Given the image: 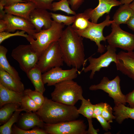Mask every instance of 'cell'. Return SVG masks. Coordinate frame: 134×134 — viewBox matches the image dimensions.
<instances>
[{
  "label": "cell",
  "instance_id": "cell-1",
  "mask_svg": "<svg viewBox=\"0 0 134 134\" xmlns=\"http://www.w3.org/2000/svg\"><path fill=\"white\" fill-rule=\"evenodd\" d=\"M58 42L62 53L64 62L69 67L78 69L84 67L87 59H85L82 37L71 27L63 30Z\"/></svg>",
  "mask_w": 134,
  "mask_h": 134
},
{
  "label": "cell",
  "instance_id": "cell-2",
  "mask_svg": "<svg viewBox=\"0 0 134 134\" xmlns=\"http://www.w3.org/2000/svg\"><path fill=\"white\" fill-rule=\"evenodd\" d=\"M45 123L54 124L76 120L79 116L78 109L54 101L45 97L44 102L36 112Z\"/></svg>",
  "mask_w": 134,
  "mask_h": 134
},
{
  "label": "cell",
  "instance_id": "cell-3",
  "mask_svg": "<svg viewBox=\"0 0 134 134\" xmlns=\"http://www.w3.org/2000/svg\"><path fill=\"white\" fill-rule=\"evenodd\" d=\"M53 20L49 29L41 30L33 36L28 35L26 38L38 55L39 58L45 49L52 42L58 41L65 26Z\"/></svg>",
  "mask_w": 134,
  "mask_h": 134
},
{
  "label": "cell",
  "instance_id": "cell-4",
  "mask_svg": "<svg viewBox=\"0 0 134 134\" xmlns=\"http://www.w3.org/2000/svg\"><path fill=\"white\" fill-rule=\"evenodd\" d=\"M51 93L53 100L67 105L74 106L84 98L81 86L73 80H68L58 83Z\"/></svg>",
  "mask_w": 134,
  "mask_h": 134
},
{
  "label": "cell",
  "instance_id": "cell-5",
  "mask_svg": "<svg viewBox=\"0 0 134 134\" xmlns=\"http://www.w3.org/2000/svg\"><path fill=\"white\" fill-rule=\"evenodd\" d=\"M64 62L62 53L57 41L51 43L43 52L36 66L43 73L52 68L63 66Z\"/></svg>",
  "mask_w": 134,
  "mask_h": 134
},
{
  "label": "cell",
  "instance_id": "cell-6",
  "mask_svg": "<svg viewBox=\"0 0 134 134\" xmlns=\"http://www.w3.org/2000/svg\"><path fill=\"white\" fill-rule=\"evenodd\" d=\"M11 55L26 73L36 65L39 59L30 44L19 45L12 50Z\"/></svg>",
  "mask_w": 134,
  "mask_h": 134
},
{
  "label": "cell",
  "instance_id": "cell-7",
  "mask_svg": "<svg viewBox=\"0 0 134 134\" xmlns=\"http://www.w3.org/2000/svg\"><path fill=\"white\" fill-rule=\"evenodd\" d=\"M112 31L105 37L109 45L114 48H119L127 52L134 50V34L124 31L119 25L113 22Z\"/></svg>",
  "mask_w": 134,
  "mask_h": 134
},
{
  "label": "cell",
  "instance_id": "cell-8",
  "mask_svg": "<svg viewBox=\"0 0 134 134\" xmlns=\"http://www.w3.org/2000/svg\"><path fill=\"white\" fill-rule=\"evenodd\" d=\"M109 15L106 16L105 20L99 23H95L92 22L91 25L87 29L82 31H75L82 37L89 39L94 41L97 46V52L102 54L106 49L105 47L100 43L102 41H105L106 37L103 35V31L104 28L108 26L114 21L110 20Z\"/></svg>",
  "mask_w": 134,
  "mask_h": 134
},
{
  "label": "cell",
  "instance_id": "cell-9",
  "mask_svg": "<svg viewBox=\"0 0 134 134\" xmlns=\"http://www.w3.org/2000/svg\"><path fill=\"white\" fill-rule=\"evenodd\" d=\"M107 51L104 53L97 58L92 56L87 59L89 65L86 67H83L80 73L82 71L87 72L91 71L89 76L90 79L93 78L96 72L99 71L102 68L108 67L112 62L116 63L117 61L116 48L108 45L106 47Z\"/></svg>",
  "mask_w": 134,
  "mask_h": 134
},
{
  "label": "cell",
  "instance_id": "cell-10",
  "mask_svg": "<svg viewBox=\"0 0 134 134\" xmlns=\"http://www.w3.org/2000/svg\"><path fill=\"white\" fill-rule=\"evenodd\" d=\"M86 129L83 120L76 119L54 124L45 123L43 128L50 134H86Z\"/></svg>",
  "mask_w": 134,
  "mask_h": 134
},
{
  "label": "cell",
  "instance_id": "cell-11",
  "mask_svg": "<svg viewBox=\"0 0 134 134\" xmlns=\"http://www.w3.org/2000/svg\"><path fill=\"white\" fill-rule=\"evenodd\" d=\"M120 81V78L118 75L111 80L107 77H104L99 83L92 85L89 89L92 91L102 90L108 93V96L113 99L114 103H121L125 105L126 103V95L121 91Z\"/></svg>",
  "mask_w": 134,
  "mask_h": 134
},
{
  "label": "cell",
  "instance_id": "cell-12",
  "mask_svg": "<svg viewBox=\"0 0 134 134\" xmlns=\"http://www.w3.org/2000/svg\"><path fill=\"white\" fill-rule=\"evenodd\" d=\"M61 67L52 68L42 74L43 81L44 84L48 86H54L56 84L63 81L73 80L76 78L78 69L72 67L70 69H63Z\"/></svg>",
  "mask_w": 134,
  "mask_h": 134
},
{
  "label": "cell",
  "instance_id": "cell-13",
  "mask_svg": "<svg viewBox=\"0 0 134 134\" xmlns=\"http://www.w3.org/2000/svg\"><path fill=\"white\" fill-rule=\"evenodd\" d=\"M2 19L7 24L6 32H14L16 30H20L25 31L28 35L32 36L36 33L31 22L24 18L6 13Z\"/></svg>",
  "mask_w": 134,
  "mask_h": 134
},
{
  "label": "cell",
  "instance_id": "cell-14",
  "mask_svg": "<svg viewBox=\"0 0 134 134\" xmlns=\"http://www.w3.org/2000/svg\"><path fill=\"white\" fill-rule=\"evenodd\" d=\"M50 12L47 10L36 8L31 12L29 21L38 33L42 28L45 30L50 28L53 21Z\"/></svg>",
  "mask_w": 134,
  "mask_h": 134
},
{
  "label": "cell",
  "instance_id": "cell-15",
  "mask_svg": "<svg viewBox=\"0 0 134 134\" xmlns=\"http://www.w3.org/2000/svg\"><path fill=\"white\" fill-rule=\"evenodd\" d=\"M117 69L134 80V52L121 51L117 54Z\"/></svg>",
  "mask_w": 134,
  "mask_h": 134
},
{
  "label": "cell",
  "instance_id": "cell-16",
  "mask_svg": "<svg viewBox=\"0 0 134 134\" xmlns=\"http://www.w3.org/2000/svg\"><path fill=\"white\" fill-rule=\"evenodd\" d=\"M17 122V126L25 130L35 127L43 129L45 124L36 112H26L20 114Z\"/></svg>",
  "mask_w": 134,
  "mask_h": 134
},
{
  "label": "cell",
  "instance_id": "cell-17",
  "mask_svg": "<svg viewBox=\"0 0 134 134\" xmlns=\"http://www.w3.org/2000/svg\"><path fill=\"white\" fill-rule=\"evenodd\" d=\"M35 8L36 6L32 2H18L4 6V10L6 13L22 17L29 20L31 12Z\"/></svg>",
  "mask_w": 134,
  "mask_h": 134
},
{
  "label": "cell",
  "instance_id": "cell-18",
  "mask_svg": "<svg viewBox=\"0 0 134 134\" xmlns=\"http://www.w3.org/2000/svg\"><path fill=\"white\" fill-rule=\"evenodd\" d=\"M98 0V5L92 9L90 13L91 22L95 23H97L99 18L105 14L109 13L112 7L122 5L120 1L116 0Z\"/></svg>",
  "mask_w": 134,
  "mask_h": 134
},
{
  "label": "cell",
  "instance_id": "cell-19",
  "mask_svg": "<svg viewBox=\"0 0 134 134\" xmlns=\"http://www.w3.org/2000/svg\"><path fill=\"white\" fill-rule=\"evenodd\" d=\"M0 84L9 90L19 93L24 92V85L20 80H16L8 73L0 69Z\"/></svg>",
  "mask_w": 134,
  "mask_h": 134
},
{
  "label": "cell",
  "instance_id": "cell-20",
  "mask_svg": "<svg viewBox=\"0 0 134 134\" xmlns=\"http://www.w3.org/2000/svg\"><path fill=\"white\" fill-rule=\"evenodd\" d=\"M24 92L19 93L9 90L0 84V107L9 103H21Z\"/></svg>",
  "mask_w": 134,
  "mask_h": 134
},
{
  "label": "cell",
  "instance_id": "cell-21",
  "mask_svg": "<svg viewBox=\"0 0 134 134\" xmlns=\"http://www.w3.org/2000/svg\"><path fill=\"white\" fill-rule=\"evenodd\" d=\"M92 8L86 9L83 12L76 14L73 24L71 26L75 31H82L88 27L92 22L89 21Z\"/></svg>",
  "mask_w": 134,
  "mask_h": 134
},
{
  "label": "cell",
  "instance_id": "cell-22",
  "mask_svg": "<svg viewBox=\"0 0 134 134\" xmlns=\"http://www.w3.org/2000/svg\"><path fill=\"white\" fill-rule=\"evenodd\" d=\"M113 108L115 119L121 124L126 119L130 118L134 120V108L126 106L121 103H116Z\"/></svg>",
  "mask_w": 134,
  "mask_h": 134
},
{
  "label": "cell",
  "instance_id": "cell-23",
  "mask_svg": "<svg viewBox=\"0 0 134 134\" xmlns=\"http://www.w3.org/2000/svg\"><path fill=\"white\" fill-rule=\"evenodd\" d=\"M42 73L40 68L36 65L30 69L26 74L33 84L35 90L43 94L45 89L43 81Z\"/></svg>",
  "mask_w": 134,
  "mask_h": 134
},
{
  "label": "cell",
  "instance_id": "cell-24",
  "mask_svg": "<svg viewBox=\"0 0 134 134\" xmlns=\"http://www.w3.org/2000/svg\"><path fill=\"white\" fill-rule=\"evenodd\" d=\"M129 4H124L120 5L113 17V20L116 24H126L134 14V11L130 7Z\"/></svg>",
  "mask_w": 134,
  "mask_h": 134
},
{
  "label": "cell",
  "instance_id": "cell-25",
  "mask_svg": "<svg viewBox=\"0 0 134 134\" xmlns=\"http://www.w3.org/2000/svg\"><path fill=\"white\" fill-rule=\"evenodd\" d=\"M7 49L2 45H0V69L8 72L15 79L20 80L21 79L18 73L9 63L6 57Z\"/></svg>",
  "mask_w": 134,
  "mask_h": 134
},
{
  "label": "cell",
  "instance_id": "cell-26",
  "mask_svg": "<svg viewBox=\"0 0 134 134\" xmlns=\"http://www.w3.org/2000/svg\"><path fill=\"white\" fill-rule=\"evenodd\" d=\"M21 103H9L4 105L0 109V124L3 125L10 118L16 110L20 108Z\"/></svg>",
  "mask_w": 134,
  "mask_h": 134
},
{
  "label": "cell",
  "instance_id": "cell-27",
  "mask_svg": "<svg viewBox=\"0 0 134 134\" xmlns=\"http://www.w3.org/2000/svg\"><path fill=\"white\" fill-rule=\"evenodd\" d=\"M22 111L21 108L17 109L8 120L0 126V134H12V127L13 124L17 122L20 113Z\"/></svg>",
  "mask_w": 134,
  "mask_h": 134
},
{
  "label": "cell",
  "instance_id": "cell-28",
  "mask_svg": "<svg viewBox=\"0 0 134 134\" xmlns=\"http://www.w3.org/2000/svg\"><path fill=\"white\" fill-rule=\"evenodd\" d=\"M81 100V105L78 109V113L86 117L87 120L92 119L94 105L91 103L89 99L86 100L83 98Z\"/></svg>",
  "mask_w": 134,
  "mask_h": 134
},
{
  "label": "cell",
  "instance_id": "cell-29",
  "mask_svg": "<svg viewBox=\"0 0 134 134\" xmlns=\"http://www.w3.org/2000/svg\"><path fill=\"white\" fill-rule=\"evenodd\" d=\"M21 107L23 111L27 112H36L39 108L33 100L25 94L22 99Z\"/></svg>",
  "mask_w": 134,
  "mask_h": 134
},
{
  "label": "cell",
  "instance_id": "cell-30",
  "mask_svg": "<svg viewBox=\"0 0 134 134\" xmlns=\"http://www.w3.org/2000/svg\"><path fill=\"white\" fill-rule=\"evenodd\" d=\"M69 5L68 0H61L58 2H53L52 4V11L55 12L61 10L68 14L75 15L76 14V13L69 7Z\"/></svg>",
  "mask_w": 134,
  "mask_h": 134
},
{
  "label": "cell",
  "instance_id": "cell-31",
  "mask_svg": "<svg viewBox=\"0 0 134 134\" xmlns=\"http://www.w3.org/2000/svg\"><path fill=\"white\" fill-rule=\"evenodd\" d=\"M24 93L33 100L39 108L44 102L45 97L39 92L28 89L25 90Z\"/></svg>",
  "mask_w": 134,
  "mask_h": 134
},
{
  "label": "cell",
  "instance_id": "cell-32",
  "mask_svg": "<svg viewBox=\"0 0 134 134\" xmlns=\"http://www.w3.org/2000/svg\"><path fill=\"white\" fill-rule=\"evenodd\" d=\"M50 13L53 20L59 23H63L66 26H70L73 24L75 19L74 15L68 16L52 12Z\"/></svg>",
  "mask_w": 134,
  "mask_h": 134
},
{
  "label": "cell",
  "instance_id": "cell-33",
  "mask_svg": "<svg viewBox=\"0 0 134 134\" xmlns=\"http://www.w3.org/2000/svg\"><path fill=\"white\" fill-rule=\"evenodd\" d=\"M12 134H47V133L42 128L38 127L33 128L31 130H25L21 129L15 124L12 127Z\"/></svg>",
  "mask_w": 134,
  "mask_h": 134
},
{
  "label": "cell",
  "instance_id": "cell-34",
  "mask_svg": "<svg viewBox=\"0 0 134 134\" xmlns=\"http://www.w3.org/2000/svg\"><path fill=\"white\" fill-rule=\"evenodd\" d=\"M26 2H31L34 3L36 8L52 11V4L55 0H23ZM60 1L61 0H57Z\"/></svg>",
  "mask_w": 134,
  "mask_h": 134
},
{
  "label": "cell",
  "instance_id": "cell-35",
  "mask_svg": "<svg viewBox=\"0 0 134 134\" xmlns=\"http://www.w3.org/2000/svg\"><path fill=\"white\" fill-rule=\"evenodd\" d=\"M113 109L110 105L104 103V108L101 115L109 123H112L113 119H115V117L113 114Z\"/></svg>",
  "mask_w": 134,
  "mask_h": 134
},
{
  "label": "cell",
  "instance_id": "cell-36",
  "mask_svg": "<svg viewBox=\"0 0 134 134\" xmlns=\"http://www.w3.org/2000/svg\"><path fill=\"white\" fill-rule=\"evenodd\" d=\"M26 32L23 31H17L15 33L4 31L0 32V44L5 40L11 37L15 36H20L26 38L28 35L25 33Z\"/></svg>",
  "mask_w": 134,
  "mask_h": 134
},
{
  "label": "cell",
  "instance_id": "cell-37",
  "mask_svg": "<svg viewBox=\"0 0 134 134\" xmlns=\"http://www.w3.org/2000/svg\"><path fill=\"white\" fill-rule=\"evenodd\" d=\"M96 118L100 124L103 129L106 131L110 129L111 126L109 123L104 119L101 115L96 116Z\"/></svg>",
  "mask_w": 134,
  "mask_h": 134
},
{
  "label": "cell",
  "instance_id": "cell-38",
  "mask_svg": "<svg viewBox=\"0 0 134 134\" xmlns=\"http://www.w3.org/2000/svg\"><path fill=\"white\" fill-rule=\"evenodd\" d=\"M104 105V103L102 102L94 105L93 118H95L96 116L101 115Z\"/></svg>",
  "mask_w": 134,
  "mask_h": 134
},
{
  "label": "cell",
  "instance_id": "cell-39",
  "mask_svg": "<svg viewBox=\"0 0 134 134\" xmlns=\"http://www.w3.org/2000/svg\"><path fill=\"white\" fill-rule=\"evenodd\" d=\"M84 1V0H68L71 9L74 11L78 9Z\"/></svg>",
  "mask_w": 134,
  "mask_h": 134
},
{
  "label": "cell",
  "instance_id": "cell-40",
  "mask_svg": "<svg viewBox=\"0 0 134 134\" xmlns=\"http://www.w3.org/2000/svg\"><path fill=\"white\" fill-rule=\"evenodd\" d=\"M125 95L126 102L130 107L134 108V90Z\"/></svg>",
  "mask_w": 134,
  "mask_h": 134
},
{
  "label": "cell",
  "instance_id": "cell-41",
  "mask_svg": "<svg viewBox=\"0 0 134 134\" xmlns=\"http://www.w3.org/2000/svg\"><path fill=\"white\" fill-rule=\"evenodd\" d=\"M18 2H26L23 0H0V5H2L4 7Z\"/></svg>",
  "mask_w": 134,
  "mask_h": 134
},
{
  "label": "cell",
  "instance_id": "cell-42",
  "mask_svg": "<svg viewBox=\"0 0 134 134\" xmlns=\"http://www.w3.org/2000/svg\"><path fill=\"white\" fill-rule=\"evenodd\" d=\"M89 124V128L86 131V134H98L99 132V129H95L94 128L92 123V119H88Z\"/></svg>",
  "mask_w": 134,
  "mask_h": 134
},
{
  "label": "cell",
  "instance_id": "cell-43",
  "mask_svg": "<svg viewBox=\"0 0 134 134\" xmlns=\"http://www.w3.org/2000/svg\"><path fill=\"white\" fill-rule=\"evenodd\" d=\"M7 28L6 21L3 19H0V32L5 31Z\"/></svg>",
  "mask_w": 134,
  "mask_h": 134
},
{
  "label": "cell",
  "instance_id": "cell-44",
  "mask_svg": "<svg viewBox=\"0 0 134 134\" xmlns=\"http://www.w3.org/2000/svg\"><path fill=\"white\" fill-rule=\"evenodd\" d=\"M126 24L129 28L134 31V14L128 21Z\"/></svg>",
  "mask_w": 134,
  "mask_h": 134
},
{
  "label": "cell",
  "instance_id": "cell-45",
  "mask_svg": "<svg viewBox=\"0 0 134 134\" xmlns=\"http://www.w3.org/2000/svg\"><path fill=\"white\" fill-rule=\"evenodd\" d=\"M134 0H120V1L122 4H129Z\"/></svg>",
  "mask_w": 134,
  "mask_h": 134
},
{
  "label": "cell",
  "instance_id": "cell-46",
  "mask_svg": "<svg viewBox=\"0 0 134 134\" xmlns=\"http://www.w3.org/2000/svg\"><path fill=\"white\" fill-rule=\"evenodd\" d=\"M129 6L134 11V1H132L129 5Z\"/></svg>",
  "mask_w": 134,
  "mask_h": 134
}]
</instances>
